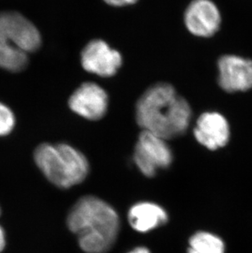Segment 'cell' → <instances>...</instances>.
<instances>
[{"mask_svg": "<svg viewBox=\"0 0 252 253\" xmlns=\"http://www.w3.org/2000/svg\"><path fill=\"white\" fill-rule=\"evenodd\" d=\"M135 117L143 130L169 140L187 131L192 109L171 84L158 83L151 86L139 98L136 104Z\"/></svg>", "mask_w": 252, "mask_h": 253, "instance_id": "6da1fadb", "label": "cell"}, {"mask_svg": "<svg viewBox=\"0 0 252 253\" xmlns=\"http://www.w3.org/2000/svg\"><path fill=\"white\" fill-rule=\"evenodd\" d=\"M70 230L76 234L86 253H106L119 233L117 211L96 197H84L76 203L67 217Z\"/></svg>", "mask_w": 252, "mask_h": 253, "instance_id": "7a4b0ae2", "label": "cell"}, {"mask_svg": "<svg viewBox=\"0 0 252 253\" xmlns=\"http://www.w3.org/2000/svg\"><path fill=\"white\" fill-rule=\"evenodd\" d=\"M41 45V33L32 22L18 12H0L1 68L14 72L24 70L29 53Z\"/></svg>", "mask_w": 252, "mask_h": 253, "instance_id": "3957f363", "label": "cell"}, {"mask_svg": "<svg viewBox=\"0 0 252 253\" xmlns=\"http://www.w3.org/2000/svg\"><path fill=\"white\" fill-rule=\"evenodd\" d=\"M34 159L43 175L61 189L82 183L89 169L84 155L67 143H42L35 150Z\"/></svg>", "mask_w": 252, "mask_h": 253, "instance_id": "277c9868", "label": "cell"}, {"mask_svg": "<svg viewBox=\"0 0 252 253\" xmlns=\"http://www.w3.org/2000/svg\"><path fill=\"white\" fill-rule=\"evenodd\" d=\"M133 160L145 176L153 177L157 169L169 168L173 155L167 140L143 130L136 143Z\"/></svg>", "mask_w": 252, "mask_h": 253, "instance_id": "5b68a950", "label": "cell"}, {"mask_svg": "<svg viewBox=\"0 0 252 253\" xmlns=\"http://www.w3.org/2000/svg\"><path fill=\"white\" fill-rule=\"evenodd\" d=\"M81 65L86 72L102 77L116 75L122 67V54L102 40H93L86 44L81 55Z\"/></svg>", "mask_w": 252, "mask_h": 253, "instance_id": "8992f818", "label": "cell"}, {"mask_svg": "<svg viewBox=\"0 0 252 253\" xmlns=\"http://www.w3.org/2000/svg\"><path fill=\"white\" fill-rule=\"evenodd\" d=\"M218 82L228 93L246 92L252 88V60L233 54L218 61Z\"/></svg>", "mask_w": 252, "mask_h": 253, "instance_id": "52a82bcc", "label": "cell"}, {"mask_svg": "<svg viewBox=\"0 0 252 253\" xmlns=\"http://www.w3.org/2000/svg\"><path fill=\"white\" fill-rule=\"evenodd\" d=\"M68 104L72 112L80 117L98 121L107 113L108 96L101 86L93 82H86L73 92Z\"/></svg>", "mask_w": 252, "mask_h": 253, "instance_id": "ba28073f", "label": "cell"}, {"mask_svg": "<svg viewBox=\"0 0 252 253\" xmlns=\"http://www.w3.org/2000/svg\"><path fill=\"white\" fill-rule=\"evenodd\" d=\"M184 23L193 36L209 38L219 31L221 14L211 0H193L186 9Z\"/></svg>", "mask_w": 252, "mask_h": 253, "instance_id": "9c48e42d", "label": "cell"}, {"mask_svg": "<svg viewBox=\"0 0 252 253\" xmlns=\"http://www.w3.org/2000/svg\"><path fill=\"white\" fill-rule=\"evenodd\" d=\"M198 143L209 150H218L230 139V126L226 118L217 112H207L198 117L193 130Z\"/></svg>", "mask_w": 252, "mask_h": 253, "instance_id": "30bf717a", "label": "cell"}, {"mask_svg": "<svg viewBox=\"0 0 252 253\" xmlns=\"http://www.w3.org/2000/svg\"><path fill=\"white\" fill-rule=\"evenodd\" d=\"M128 218L132 228L141 233L162 226L168 220V215L164 209L151 203H141L133 206L128 211Z\"/></svg>", "mask_w": 252, "mask_h": 253, "instance_id": "8fae6325", "label": "cell"}, {"mask_svg": "<svg viewBox=\"0 0 252 253\" xmlns=\"http://www.w3.org/2000/svg\"><path fill=\"white\" fill-rule=\"evenodd\" d=\"M188 253H225V244L209 232H198L191 237Z\"/></svg>", "mask_w": 252, "mask_h": 253, "instance_id": "7c38bea8", "label": "cell"}, {"mask_svg": "<svg viewBox=\"0 0 252 253\" xmlns=\"http://www.w3.org/2000/svg\"><path fill=\"white\" fill-rule=\"evenodd\" d=\"M15 126L14 115L8 107L0 103V136H5L12 131Z\"/></svg>", "mask_w": 252, "mask_h": 253, "instance_id": "4fadbf2b", "label": "cell"}, {"mask_svg": "<svg viewBox=\"0 0 252 253\" xmlns=\"http://www.w3.org/2000/svg\"><path fill=\"white\" fill-rule=\"evenodd\" d=\"M107 4L113 7H124L127 5L134 4L138 2V0H104Z\"/></svg>", "mask_w": 252, "mask_h": 253, "instance_id": "5bb4252c", "label": "cell"}, {"mask_svg": "<svg viewBox=\"0 0 252 253\" xmlns=\"http://www.w3.org/2000/svg\"><path fill=\"white\" fill-rule=\"evenodd\" d=\"M6 246V234L4 229L0 225V253L4 250Z\"/></svg>", "mask_w": 252, "mask_h": 253, "instance_id": "9a60e30c", "label": "cell"}, {"mask_svg": "<svg viewBox=\"0 0 252 253\" xmlns=\"http://www.w3.org/2000/svg\"><path fill=\"white\" fill-rule=\"evenodd\" d=\"M129 253H150L148 249L145 248H138V249H134L133 251L130 252Z\"/></svg>", "mask_w": 252, "mask_h": 253, "instance_id": "2e32d148", "label": "cell"}, {"mask_svg": "<svg viewBox=\"0 0 252 253\" xmlns=\"http://www.w3.org/2000/svg\"><path fill=\"white\" fill-rule=\"evenodd\" d=\"M0 214H1V210H0Z\"/></svg>", "mask_w": 252, "mask_h": 253, "instance_id": "e0dca14e", "label": "cell"}]
</instances>
